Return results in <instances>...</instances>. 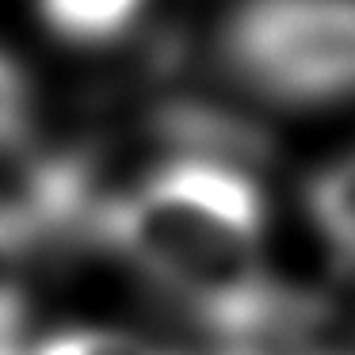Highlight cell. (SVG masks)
<instances>
[{"label": "cell", "mask_w": 355, "mask_h": 355, "mask_svg": "<svg viewBox=\"0 0 355 355\" xmlns=\"http://www.w3.org/2000/svg\"><path fill=\"white\" fill-rule=\"evenodd\" d=\"M31 355H180V352L123 329L77 324V329H58V332H46V336H35Z\"/></svg>", "instance_id": "5b68a950"}, {"label": "cell", "mask_w": 355, "mask_h": 355, "mask_svg": "<svg viewBox=\"0 0 355 355\" xmlns=\"http://www.w3.org/2000/svg\"><path fill=\"white\" fill-rule=\"evenodd\" d=\"M146 12V0H39V16L69 46L119 42Z\"/></svg>", "instance_id": "3957f363"}, {"label": "cell", "mask_w": 355, "mask_h": 355, "mask_svg": "<svg viewBox=\"0 0 355 355\" xmlns=\"http://www.w3.org/2000/svg\"><path fill=\"white\" fill-rule=\"evenodd\" d=\"M268 202L241 161L184 149L103 195L92 233L191 317L218 355H275L309 321L263 256Z\"/></svg>", "instance_id": "6da1fadb"}, {"label": "cell", "mask_w": 355, "mask_h": 355, "mask_svg": "<svg viewBox=\"0 0 355 355\" xmlns=\"http://www.w3.org/2000/svg\"><path fill=\"white\" fill-rule=\"evenodd\" d=\"M218 62L256 100L336 107L355 100V0H241Z\"/></svg>", "instance_id": "7a4b0ae2"}, {"label": "cell", "mask_w": 355, "mask_h": 355, "mask_svg": "<svg viewBox=\"0 0 355 355\" xmlns=\"http://www.w3.org/2000/svg\"><path fill=\"white\" fill-rule=\"evenodd\" d=\"M309 214L329 248L355 271V153L340 157L309 180Z\"/></svg>", "instance_id": "277c9868"}, {"label": "cell", "mask_w": 355, "mask_h": 355, "mask_svg": "<svg viewBox=\"0 0 355 355\" xmlns=\"http://www.w3.org/2000/svg\"><path fill=\"white\" fill-rule=\"evenodd\" d=\"M12 263H16V256H12V252H8V245L0 241V298L16 291V283L8 279V268H12Z\"/></svg>", "instance_id": "52a82bcc"}, {"label": "cell", "mask_w": 355, "mask_h": 355, "mask_svg": "<svg viewBox=\"0 0 355 355\" xmlns=\"http://www.w3.org/2000/svg\"><path fill=\"white\" fill-rule=\"evenodd\" d=\"M35 141V92L19 62L0 50V149Z\"/></svg>", "instance_id": "8992f818"}]
</instances>
